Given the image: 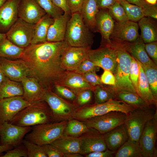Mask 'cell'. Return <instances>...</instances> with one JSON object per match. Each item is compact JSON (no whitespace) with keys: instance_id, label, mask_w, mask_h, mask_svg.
I'll return each mask as SVG.
<instances>
[{"instance_id":"e575fe53","label":"cell","mask_w":157,"mask_h":157,"mask_svg":"<svg viewBox=\"0 0 157 157\" xmlns=\"http://www.w3.org/2000/svg\"><path fill=\"white\" fill-rule=\"evenodd\" d=\"M91 129L83 122L72 119L68 121L63 135L79 137L89 131Z\"/></svg>"},{"instance_id":"ba28073f","label":"cell","mask_w":157,"mask_h":157,"mask_svg":"<svg viewBox=\"0 0 157 157\" xmlns=\"http://www.w3.org/2000/svg\"><path fill=\"white\" fill-rule=\"evenodd\" d=\"M51 90H47L43 100L48 105L54 120L68 121L72 119L77 108L71 103L53 92Z\"/></svg>"},{"instance_id":"681fc988","label":"cell","mask_w":157,"mask_h":157,"mask_svg":"<svg viewBox=\"0 0 157 157\" xmlns=\"http://www.w3.org/2000/svg\"><path fill=\"white\" fill-rule=\"evenodd\" d=\"M144 47L148 56L157 65V41L145 44Z\"/></svg>"},{"instance_id":"4dcf8cb0","label":"cell","mask_w":157,"mask_h":157,"mask_svg":"<svg viewBox=\"0 0 157 157\" xmlns=\"http://www.w3.org/2000/svg\"><path fill=\"white\" fill-rule=\"evenodd\" d=\"M138 24L141 31L140 36L145 44L157 41V26L155 21L144 17Z\"/></svg>"},{"instance_id":"2e32d148","label":"cell","mask_w":157,"mask_h":157,"mask_svg":"<svg viewBox=\"0 0 157 157\" xmlns=\"http://www.w3.org/2000/svg\"><path fill=\"white\" fill-rule=\"evenodd\" d=\"M111 40L112 43L123 48L142 64L149 66L157 67L147 54L145 49V43L140 35L136 40L133 42L118 40Z\"/></svg>"},{"instance_id":"f5cc1de1","label":"cell","mask_w":157,"mask_h":157,"mask_svg":"<svg viewBox=\"0 0 157 157\" xmlns=\"http://www.w3.org/2000/svg\"><path fill=\"white\" fill-rule=\"evenodd\" d=\"M49 157H63V154L50 144L41 145Z\"/></svg>"},{"instance_id":"f6af8a7d","label":"cell","mask_w":157,"mask_h":157,"mask_svg":"<svg viewBox=\"0 0 157 157\" xmlns=\"http://www.w3.org/2000/svg\"><path fill=\"white\" fill-rule=\"evenodd\" d=\"M54 87L56 94L60 97L73 102L75 100L76 94L69 88L58 84H56Z\"/></svg>"},{"instance_id":"6f0895ef","label":"cell","mask_w":157,"mask_h":157,"mask_svg":"<svg viewBox=\"0 0 157 157\" xmlns=\"http://www.w3.org/2000/svg\"><path fill=\"white\" fill-rule=\"evenodd\" d=\"M97 1L99 9H108L117 1L116 0H97Z\"/></svg>"},{"instance_id":"f35d334b","label":"cell","mask_w":157,"mask_h":157,"mask_svg":"<svg viewBox=\"0 0 157 157\" xmlns=\"http://www.w3.org/2000/svg\"><path fill=\"white\" fill-rule=\"evenodd\" d=\"M141 65L153 97L157 101V67Z\"/></svg>"},{"instance_id":"11a10c76","label":"cell","mask_w":157,"mask_h":157,"mask_svg":"<svg viewBox=\"0 0 157 157\" xmlns=\"http://www.w3.org/2000/svg\"><path fill=\"white\" fill-rule=\"evenodd\" d=\"M128 2L138 6L142 8L145 12L151 8L154 5L147 3L145 0H124Z\"/></svg>"},{"instance_id":"f907efd6","label":"cell","mask_w":157,"mask_h":157,"mask_svg":"<svg viewBox=\"0 0 157 157\" xmlns=\"http://www.w3.org/2000/svg\"><path fill=\"white\" fill-rule=\"evenodd\" d=\"M100 79L102 83L105 85L113 86L115 84L116 80L114 74L108 70H104Z\"/></svg>"},{"instance_id":"7402d4cb","label":"cell","mask_w":157,"mask_h":157,"mask_svg":"<svg viewBox=\"0 0 157 157\" xmlns=\"http://www.w3.org/2000/svg\"><path fill=\"white\" fill-rule=\"evenodd\" d=\"M21 0H7L0 7V33H6L18 18Z\"/></svg>"},{"instance_id":"52a82bcc","label":"cell","mask_w":157,"mask_h":157,"mask_svg":"<svg viewBox=\"0 0 157 157\" xmlns=\"http://www.w3.org/2000/svg\"><path fill=\"white\" fill-rule=\"evenodd\" d=\"M157 111V109L150 107L136 109L131 112L127 116L124 123L129 139L138 144L145 125Z\"/></svg>"},{"instance_id":"ffe728a7","label":"cell","mask_w":157,"mask_h":157,"mask_svg":"<svg viewBox=\"0 0 157 157\" xmlns=\"http://www.w3.org/2000/svg\"><path fill=\"white\" fill-rule=\"evenodd\" d=\"M96 32L99 33L101 37V45L111 44L110 36L114 27L115 21L108 9H100L96 18Z\"/></svg>"},{"instance_id":"c3c4849f","label":"cell","mask_w":157,"mask_h":157,"mask_svg":"<svg viewBox=\"0 0 157 157\" xmlns=\"http://www.w3.org/2000/svg\"><path fill=\"white\" fill-rule=\"evenodd\" d=\"M96 72L91 71L82 74L85 80L93 87L97 85H104L101 82L100 78L96 74Z\"/></svg>"},{"instance_id":"d4e9b609","label":"cell","mask_w":157,"mask_h":157,"mask_svg":"<svg viewBox=\"0 0 157 157\" xmlns=\"http://www.w3.org/2000/svg\"><path fill=\"white\" fill-rule=\"evenodd\" d=\"M71 16V15L64 13L54 19L48 30L47 42H56L64 40L67 23Z\"/></svg>"},{"instance_id":"f1b7e54d","label":"cell","mask_w":157,"mask_h":157,"mask_svg":"<svg viewBox=\"0 0 157 157\" xmlns=\"http://www.w3.org/2000/svg\"><path fill=\"white\" fill-rule=\"evenodd\" d=\"M54 19L47 14L34 24V32L31 44H36L47 42L49 28Z\"/></svg>"},{"instance_id":"5bb4252c","label":"cell","mask_w":157,"mask_h":157,"mask_svg":"<svg viewBox=\"0 0 157 157\" xmlns=\"http://www.w3.org/2000/svg\"><path fill=\"white\" fill-rule=\"evenodd\" d=\"M34 102L25 100L22 96L0 100V124L10 122L18 113Z\"/></svg>"},{"instance_id":"9f6ffc18","label":"cell","mask_w":157,"mask_h":157,"mask_svg":"<svg viewBox=\"0 0 157 157\" xmlns=\"http://www.w3.org/2000/svg\"><path fill=\"white\" fill-rule=\"evenodd\" d=\"M54 5L62 10L64 13L71 15L67 0H52Z\"/></svg>"},{"instance_id":"680465c9","label":"cell","mask_w":157,"mask_h":157,"mask_svg":"<svg viewBox=\"0 0 157 157\" xmlns=\"http://www.w3.org/2000/svg\"><path fill=\"white\" fill-rule=\"evenodd\" d=\"M13 147V146L10 145H0V157L3 155V152L12 149Z\"/></svg>"},{"instance_id":"836d02e7","label":"cell","mask_w":157,"mask_h":157,"mask_svg":"<svg viewBox=\"0 0 157 157\" xmlns=\"http://www.w3.org/2000/svg\"><path fill=\"white\" fill-rule=\"evenodd\" d=\"M24 49L16 46L6 38L0 41V58L19 59Z\"/></svg>"},{"instance_id":"e7e4bbea","label":"cell","mask_w":157,"mask_h":157,"mask_svg":"<svg viewBox=\"0 0 157 157\" xmlns=\"http://www.w3.org/2000/svg\"><path fill=\"white\" fill-rule=\"evenodd\" d=\"M7 0H0V7L6 2Z\"/></svg>"},{"instance_id":"83f0119b","label":"cell","mask_w":157,"mask_h":157,"mask_svg":"<svg viewBox=\"0 0 157 157\" xmlns=\"http://www.w3.org/2000/svg\"><path fill=\"white\" fill-rule=\"evenodd\" d=\"M99 10L97 0H84L80 13L85 24L92 32H96V18Z\"/></svg>"},{"instance_id":"7c38bea8","label":"cell","mask_w":157,"mask_h":157,"mask_svg":"<svg viewBox=\"0 0 157 157\" xmlns=\"http://www.w3.org/2000/svg\"><path fill=\"white\" fill-rule=\"evenodd\" d=\"M157 133V111L147 123L139 138L138 144L142 157H156L155 147Z\"/></svg>"},{"instance_id":"cb8c5ba5","label":"cell","mask_w":157,"mask_h":157,"mask_svg":"<svg viewBox=\"0 0 157 157\" xmlns=\"http://www.w3.org/2000/svg\"><path fill=\"white\" fill-rule=\"evenodd\" d=\"M21 82L24 92L22 96L25 100L31 102L43 100L47 90L36 79L28 76Z\"/></svg>"},{"instance_id":"6125c7cd","label":"cell","mask_w":157,"mask_h":157,"mask_svg":"<svg viewBox=\"0 0 157 157\" xmlns=\"http://www.w3.org/2000/svg\"><path fill=\"white\" fill-rule=\"evenodd\" d=\"M147 3L152 5H155L156 4L157 0H145Z\"/></svg>"},{"instance_id":"ac0fdd59","label":"cell","mask_w":157,"mask_h":157,"mask_svg":"<svg viewBox=\"0 0 157 157\" xmlns=\"http://www.w3.org/2000/svg\"><path fill=\"white\" fill-rule=\"evenodd\" d=\"M80 152L86 155L90 153L104 151L107 149L103 135L91 128L88 132L80 136Z\"/></svg>"},{"instance_id":"484cf974","label":"cell","mask_w":157,"mask_h":157,"mask_svg":"<svg viewBox=\"0 0 157 157\" xmlns=\"http://www.w3.org/2000/svg\"><path fill=\"white\" fill-rule=\"evenodd\" d=\"M107 148L116 151L129 139L124 124L103 134Z\"/></svg>"},{"instance_id":"e0dca14e","label":"cell","mask_w":157,"mask_h":157,"mask_svg":"<svg viewBox=\"0 0 157 157\" xmlns=\"http://www.w3.org/2000/svg\"><path fill=\"white\" fill-rule=\"evenodd\" d=\"M0 64L6 76L11 80L21 82L28 76L27 66L22 59L13 60L0 58Z\"/></svg>"},{"instance_id":"6da1fadb","label":"cell","mask_w":157,"mask_h":157,"mask_svg":"<svg viewBox=\"0 0 157 157\" xmlns=\"http://www.w3.org/2000/svg\"><path fill=\"white\" fill-rule=\"evenodd\" d=\"M68 46L65 40L30 44L19 59L27 65L29 77L36 79L46 90H52L66 71L61 67V59Z\"/></svg>"},{"instance_id":"7a4b0ae2","label":"cell","mask_w":157,"mask_h":157,"mask_svg":"<svg viewBox=\"0 0 157 157\" xmlns=\"http://www.w3.org/2000/svg\"><path fill=\"white\" fill-rule=\"evenodd\" d=\"M47 105L43 100L34 102L18 113L10 123L22 126L50 123L54 119Z\"/></svg>"},{"instance_id":"9c48e42d","label":"cell","mask_w":157,"mask_h":157,"mask_svg":"<svg viewBox=\"0 0 157 157\" xmlns=\"http://www.w3.org/2000/svg\"><path fill=\"white\" fill-rule=\"evenodd\" d=\"M88 58L96 66L110 71L114 75L115 74L117 66V55L116 47L113 43L100 45L96 49H90Z\"/></svg>"},{"instance_id":"7bdbcfd3","label":"cell","mask_w":157,"mask_h":157,"mask_svg":"<svg viewBox=\"0 0 157 157\" xmlns=\"http://www.w3.org/2000/svg\"><path fill=\"white\" fill-rule=\"evenodd\" d=\"M92 91L90 89L82 90L76 94V98L73 103L76 108L87 105L91 100Z\"/></svg>"},{"instance_id":"91938a15","label":"cell","mask_w":157,"mask_h":157,"mask_svg":"<svg viewBox=\"0 0 157 157\" xmlns=\"http://www.w3.org/2000/svg\"><path fill=\"white\" fill-rule=\"evenodd\" d=\"M6 77L0 64V84L5 79Z\"/></svg>"},{"instance_id":"8fae6325","label":"cell","mask_w":157,"mask_h":157,"mask_svg":"<svg viewBox=\"0 0 157 157\" xmlns=\"http://www.w3.org/2000/svg\"><path fill=\"white\" fill-rule=\"evenodd\" d=\"M34 24L18 18L6 33V38L16 46L24 48L31 44Z\"/></svg>"},{"instance_id":"8d00e7d4","label":"cell","mask_w":157,"mask_h":157,"mask_svg":"<svg viewBox=\"0 0 157 157\" xmlns=\"http://www.w3.org/2000/svg\"><path fill=\"white\" fill-rule=\"evenodd\" d=\"M120 3L124 8L129 20L137 22L145 17L142 8L124 0Z\"/></svg>"},{"instance_id":"277c9868","label":"cell","mask_w":157,"mask_h":157,"mask_svg":"<svg viewBox=\"0 0 157 157\" xmlns=\"http://www.w3.org/2000/svg\"><path fill=\"white\" fill-rule=\"evenodd\" d=\"M136 109L122 101L111 99L102 104H87L76 108L72 119L83 122L92 117L115 111L124 113L128 116Z\"/></svg>"},{"instance_id":"4fadbf2b","label":"cell","mask_w":157,"mask_h":157,"mask_svg":"<svg viewBox=\"0 0 157 157\" xmlns=\"http://www.w3.org/2000/svg\"><path fill=\"white\" fill-rule=\"evenodd\" d=\"M31 129V126H19L8 122L0 124V145H18Z\"/></svg>"},{"instance_id":"74e56055","label":"cell","mask_w":157,"mask_h":157,"mask_svg":"<svg viewBox=\"0 0 157 157\" xmlns=\"http://www.w3.org/2000/svg\"><path fill=\"white\" fill-rule=\"evenodd\" d=\"M92 92L94 94V104H102L114 99L113 92L110 85H97Z\"/></svg>"},{"instance_id":"60d3db41","label":"cell","mask_w":157,"mask_h":157,"mask_svg":"<svg viewBox=\"0 0 157 157\" xmlns=\"http://www.w3.org/2000/svg\"><path fill=\"white\" fill-rule=\"evenodd\" d=\"M108 9L115 22H121L129 20L125 10L120 3L116 1Z\"/></svg>"},{"instance_id":"b9f144b4","label":"cell","mask_w":157,"mask_h":157,"mask_svg":"<svg viewBox=\"0 0 157 157\" xmlns=\"http://www.w3.org/2000/svg\"><path fill=\"white\" fill-rule=\"evenodd\" d=\"M22 142L27 151L28 157H48L42 146L26 139L23 140Z\"/></svg>"},{"instance_id":"7dc6e473","label":"cell","mask_w":157,"mask_h":157,"mask_svg":"<svg viewBox=\"0 0 157 157\" xmlns=\"http://www.w3.org/2000/svg\"><path fill=\"white\" fill-rule=\"evenodd\" d=\"M28 157L26 149L24 146H20L13 149H10L1 157Z\"/></svg>"},{"instance_id":"603a6c76","label":"cell","mask_w":157,"mask_h":157,"mask_svg":"<svg viewBox=\"0 0 157 157\" xmlns=\"http://www.w3.org/2000/svg\"><path fill=\"white\" fill-rule=\"evenodd\" d=\"M56 84L69 88L76 94L85 90L90 89L93 91L95 87L88 83L82 74L74 71H65Z\"/></svg>"},{"instance_id":"94428289","label":"cell","mask_w":157,"mask_h":157,"mask_svg":"<svg viewBox=\"0 0 157 157\" xmlns=\"http://www.w3.org/2000/svg\"><path fill=\"white\" fill-rule=\"evenodd\" d=\"M64 157H83V156L79 153H75L66 155L63 156Z\"/></svg>"},{"instance_id":"be15d7a7","label":"cell","mask_w":157,"mask_h":157,"mask_svg":"<svg viewBox=\"0 0 157 157\" xmlns=\"http://www.w3.org/2000/svg\"><path fill=\"white\" fill-rule=\"evenodd\" d=\"M6 38V33H0V41Z\"/></svg>"},{"instance_id":"8992f818","label":"cell","mask_w":157,"mask_h":157,"mask_svg":"<svg viewBox=\"0 0 157 157\" xmlns=\"http://www.w3.org/2000/svg\"><path fill=\"white\" fill-rule=\"evenodd\" d=\"M113 44L115 45L116 49L117 66L114 75L116 80L115 84L113 86H110L113 93L116 92L123 91L137 94L129 76L132 57L121 47Z\"/></svg>"},{"instance_id":"1f68e13d","label":"cell","mask_w":157,"mask_h":157,"mask_svg":"<svg viewBox=\"0 0 157 157\" xmlns=\"http://www.w3.org/2000/svg\"><path fill=\"white\" fill-rule=\"evenodd\" d=\"M23 89L22 84L11 80L7 77L0 84V100L22 96Z\"/></svg>"},{"instance_id":"d590c367","label":"cell","mask_w":157,"mask_h":157,"mask_svg":"<svg viewBox=\"0 0 157 157\" xmlns=\"http://www.w3.org/2000/svg\"><path fill=\"white\" fill-rule=\"evenodd\" d=\"M115 157H142L138 144L128 139L116 152Z\"/></svg>"},{"instance_id":"4316f807","label":"cell","mask_w":157,"mask_h":157,"mask_svg":"<svg viewBox=\"0 0 157 157\" xmlns=\"http://www.w3.org/2000/svg\"><path fill=\"white\" fill-rule=\"evenodd\" d=\"M49 144L63 154V156L72 153L80 154V137L62 135Z\"/></svg>"},{"instance_id":"ee69618b","label":"cell","mask_w":157,"mask_h":157,"mask_svg":"<svg viewBox=\"0 0 157 157\" xmlns=\"http://www.w3.org/2000/svg\"><path fill=\"white\" fill-rule=\"evenodd\" d=\"M132 57L129 76L132 83L137 94L138 90L139 71L138 63L136 60Z\"/></svg>"},{"instance_id":"d6986e66","label":"cell","mask_w":157,"mask_h":157,"mask_svg":"<svg viewBox=\"0 0 157 157\" xmlns=\"http://www.w3.org/2000/svg\"><path fill=\"white\" fill-rule=\"evenodd\" d=\"M139 28L138 24L136 22L129 20L121 22L115 21L110 39L129 42H134L140 36Z\"/></svg>"},{"instance_id":"3957f363","label":"cell","mask_w":157,"mask_h":157,"mask_svg":"<svg viewBox=\"0 0 157 157\" xmlns=\"http://www.w3.org/2000/svg\"><path fill=\"white\" fill-rule=\"evenodd\" d=\"M94 36L85 24L80 13L71 15L64 40L68 46L91 48Z\"/></svg>"},{"instance_id":"db71d44e","label":"cell","mask_w":157,"mask_h":157,"mask_svg":"<svg viewBox=\"0 0 157 157\" xmlns=\"http://www.w3.org/2000/svg\"><path fill=\"white\" fill-rule=\"evenodd\" d=\"M116 151L107 149L104 151L93 152L85 155L86 157H112Z\"/></svg>"},{"instance_id":"816d5d0a","label":"cell","mask_w":157,"mask_h":157,"mask_svg":"<svg viewBox=\"0 0 157 157\" xmlns=\"http://www.w3.org/2000/svg\"><path fill=\"white\" fill-rule=\"evenodd\" d=\"M84 0H67L71 15L73 13H80Z\"/></svg>"},{"instance_id":"bcb514c9","label":"cell","mask_w":157,"mask_h":157,"mask_svg":"<svg viewBox=\"0 0 157 157\" xmlns=\"http://www.w3.org/2000/svg\"><path fill=\"white\" fill-rule=\"evenodd\" d=\"M100 67L96 66L91 61L87 58L83 61L77 69L74 71L76 72L83 74L91 71L95 72L99 71Z\"/></svg>"},{"instance_id":"9a60e30c","label":"cell","mask_w":157,"mask_h":157,"mask_svg":"<svg viewBox=\"0 0 157 157\" xmlns=\"http://www.w3.org/2000/svg\"><path fill=\"white\" fill-rule=\"evenodd\" d=\"M90 48L68 46L64 50L61 57V66L65 71H74L82 62L88 58Z\"/></svg>"},{"instance_id":"d6a6232c","label":"cell","mask_w":157,"mask_h":157,"mask_svg":"<svg viewBox=\"0 0 157 157\" xmlns=\"http://www.w3.org/2000/svg\"><path fill=\"white\" fill-rule=\"evenodd\" d=\"M114 99L122 101L136 109L153 107L149 105L137 94L129 92L120 91L114 92Z\"/></svg>"},{"instance_id":"ab89813d","label":"cell","mask_w":157,"mask_h":157,"mask_svg":"<svg viewBox=\"0 0 157 157\" xmlns=\"http://www.w3.org/2000/svg\"><path fill=\"white\" fill-rule=\"evenodd\" d=\"M36 1L45 11L54 19L62 15L64 12L60 8L56 6L52 0H36Z\"/></svg>"},{"instance_id":"30bf717a","label":"cell","mask_w":157,"mask_h":157,"mask_svg":"<svg viewBox=\"0 0 157 157\" xmlns=\"http://www.w3.org/2000/svg\"><path fill=\"white\" fill-rule=\"evenodd\" d=\"M127 116L121 112L113 111L92 117L83 122L89 127L103 134L124 124Z\"/></svg>"},{"instance_id":"03108f58","label":"cell","mask_w":157,"mask_h":157,"mask_svg":"<svg viewBox=\"0 0 157 157\" xmlns=\"http://www.w3.org/2000/svg\"><path fill=\"white\" fill-rule=\"evenodd\" d=\"M123 0H116V1L117 2H118L120 3V2H121Z\"/></svg>"},{"instance_id":"f546056e","label":"cell","mask_w":157,"mask_h":157,"mask_svg":"<svg viewBox=\"0 0 157 157\" xmlns=\"http://www.w3.org/2000/svg\"><path fill=\"white\" fill-rule=\"evenodd\" d=\"M136 60L138 63L139 71L138 90L137 94L149 105L156 108L157 101L153 97L141 63L138 60Z\"/></svg>"},{"instance_id":"5b68a950","label":"cell","mask_w":157,"mask_h":157,"mask_svg":"<svg viewBox=\"0 0 157 157\" xmlns=\"http://www.w3.org/2000/svg\"><path fill=\"white\" fill-rule=\"evenodd\" d=\"M68 121L33 126L25 139L40 145L49 144L62 136Z\"/></svg>"},{"instance_id":"44dd1931","label":"cell","mask_w":157,"mask_h":157,"mask_svg":"<svg viewBox=\"0 0 157 157\" xmlns=\"http://www.w3.org/2000/svg\"><path fill=\"white\" fill-rule=\"evenodd\" d=\"M46 14L36 0H21L18 10V18L35 24Z\"/></svg>"}]
</instances>
